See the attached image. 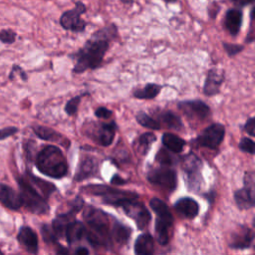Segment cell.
Wrapping results in <instances>:
<instances>
[{
	"label": "cell",
	"mask_w": 255,
	"mask_h": 255,
	"mask_svg": "<svg viewBox=\"0 0 255 255\" xmlns=\"http://www.w3.org/2000/svg\"><path fill=\"white\" fill-rule=\"evenodd\" d=\"M118 36V27L114 23L94 32L84 46L71 56L75 60L73 72L81 74L87 70L99 68L110 48L111 42Z\"/></svg>",
	"instance_id": "1"
},
{
	"label": "cell",
	"mask_w": 255,
	"mask_h": 255,
	"mask_svg": "<svg viewBox=\"0 0 255 255\" xmlns=\"http://www.w3.org/2000/svg\"><path fill=\"white\" fill-rule=\"evenodd\" d=\"M83 217L87 223L86 238L87 241L94 247H103L109 249L113 246L112 243V225L111 218L102 209L88 205L84 209Z\"/></svg>",
	"instance_id": "2"
},
{
	"label": "cell",
	"mask_w": 255,
	"mask_h": 255,
	"mask_svg": "<svg viewBox=\"0 0 255 255\" xmlns=\"http://www.w3.org/2000/svg\"><path fill=\"white\" fill-rule=\"evenodd\" d=\"M38 170L52 178H62L68 173V163L63 151L56 145H46L36 156Z\"/></svg>",
	"instance_id": "3"
},
{
	"label": "cell",
	"mask_w": 255,
	"mask_h": 255,
	"mask_svg": "<svg viewBox=\"0 0 255 255\" xmlns=\"http://www.w3.org/2000/svg\"><path fill=\"white\" fill-rule=\"evenodd\" d=\"M18 186L20 188V196L22 206H24L31 213L42 215L49 212L50 207L47 199L28 181L25 175L17 178Z\"/></svg>",
	"instance_id": "4"
},
{
	"label": "cell",
	"mask_w": 255,
	"mask_h": 255,
	"mask_svg": "<svg viewBox=\"0 0 255 255\" xmlns=\"http://www.w3.org/2000/svg\"><path fill=\"white\" fill-rule=\"evenodd\" d=\"M151 210L155 213V237L160 245H166L169 241V229L173 224V216L165 204L159 198H151L149 201Z\"/></svg>",
	"instance_id": "5"
},
{
	"label": "cell",
	"mask_w": 255,
	"mask_h": 255,
	"mask_svg": "<svg viewBox=\"0 0 255 255\" xmlns=\"http://www.w3.org/2000/svg\"><path fill=\"white\" fill-rule=\"evenodd\" d=\"M82 190L89 194L101 196L105 204L116 207H121L123 203L138 198V194L134 191L117 189L105 184H89L84 186Z\"/></svg>",
	"instance_id": "6"
},
{
	"label": "cell",
	"mask_w": 255,
	"mask_h": 255,
	"mask_svg": "<svg viewBox=\"0 0 255 255\" xmlns=\"http://www.w3.org/2000/svg\"><path fill=\"white\" fill-rule=\"evenodd\" d=\"M87 12V6L82 1H77L73 9L66 10L60 17V25L64 30L74 33H82L86 30L87 22L82 19V15Z\"/></svg>",
	"instance_id": "7"
},
{
	"label": "cell",
	"mask_w": 255,
	"mask_h": 255,
	"mask_svg": "<svg viewBox=\"0 0 255 255\" xmlns=\"http://www.w3.org/2000/svg\"><path fill=\"white\" fill-rule=\"evenodd\" d=\"M181 168L185 173L188 187L194 191L200 188L202 182V161L193 152H189L182 157Z\"/></svg>",
	"instance_id": "8"
},
{
	"label": "cell",
	"mask_w": 255,
	"mask_h": 255,
	"mask_svg": "<svg viewBox=\"0 0 255 255\" xmlns=\"http://www.w3.org/2000/svg\"><path fill=\"white\" fill-rule=\"evenodd\" d=\"M146 178L151 184L158 185L169 191L174 190L177 185L176 171L170 165L160 164V166L150 169Z\"/></svg>",
	"instance_id": "9"
},
{
	"label": "cell",
	"mask_w": 255,
	"mask_h": 255,
	"mask_svg": "<svg viewBox=\"0 0 255 255\" xmlns=\"http://www.w3.org/2000/svg\"><path fill=\"white\" fill-rule=\"evenodd\" d=\"M254 172L246 171L243 178V186L234 192V201L239 209L245 210L254 207Z\"/></svg>",
	"instance_id": "10"
},
{
	"label": "cell",
	"mask_w": 255,
	"mask_h": 255,
	"mask_svg": "<svg viewBox=\"0 0 255 255\" xmlns=\"http://www.w3.org/2000/svg\"><path fill=\"white\" fill-rule=\"evenodd\" d=\"M225 136V128L219 123H214L205 128L195 139L199 146L207 147L209 149H216Z\"/></svg>",
	"instance_id": "11"
},
{
	"label": "cell",
	"mask_w": 255,
	"mask_h": 255,
	"mask_svg": "<svg viewBox=\"0 0 255 255\" xmlns=\"http://www.w3.org/2000/svg\"><path fill=\"white\" fill-rule=\"evenodd\" d=\"M125 213L130 217L136 224V227L139 230L144 229L150 222L151 215L148 209L144 206L143 203L134 200H129L121 205Z\"/></svg>",
	"instance_id": "12"
},
{
	"label": "cell",
	"mask_w": 255,
	"mask_h": 255,
	"mask_svg": "<svg viewBox=\"0 0 255 255\" xmlns=\"http://www.w3.org/2000/svg\"><path fill=\"white\" fill-rule=\"evenodd\" d=\"M177 108L191 120L204 121L210 116V108L201 100L181 101L177 104Z\"/></svg>",
	"instance_id": "13"
},
{
	"label": "cell",
	"mask_w": 255,
	"mask_h": 255,
	"mask_svg": "<svg viewBox=\"0 0 255 255\" xmlns=\"http://www.w3.org/2000/svg\"><path fill=\"white\" fill-rule=\"evenodd\" d=\"M254 240V232L246 225H239L231 234L229 241V248L244 250L251 247Z\"/></svg>",
	"instance_id": "14"
},
{
	"label": "cell",
	"mask_w": 255,
	"mask_h": 255,
	"mask_svg": "<svg viewBox=\"0 0 255 255\" xmlns=\"http://www.w3.org/2000/svg\"><path fill=\"white\" fill-rule=\"evenodd\" d=\"M224 82V72L217 68H212L207 72L204 85L203 93L205 96L212 97L220 92L222 83Z\"/></svg>",
	"instance_id": "15"
},
{
	"label": "cell",
	"mask_w": 255,
	"mask_h": 255,
	"mask_svg": "<svg viewBox=\"0 0 255 255\" xmlns=\"http://www.w3.org/2000/svg\"><path fill=\"white\" fill-rule=\"evenodd\" d=\"M19 244L29 253L37 254L39 250L38 236L35 231L29 226H22L17 234Z\"/></svg>",
	"instance_id": "16"
},
{
	"label": "cell",
	"mask_w": 255,
	"mask_h": 255,
	"mask_svg": "<svg viewBox=\"0 0 255 255\" xmlns=\"http://www.w3.org/2000/svg\"><path fill=\"white\" fill-rule=\"evenodd\" d=\"M243 22V11L239 7L230 8L226 11L224 17V28L228 31V33L236 37L241 29Z\"/></svg>",
	"instance_id": "17"
},
{
	"label": "cell",
	"mask_w": 255,
	"mask_h": 255,
	"mask_svg": "<svg viewBox=\"0 0 255 255\" xmlns=\"http://www.w3.org/2000/svg\"><path fill=\"white\" fill-rule=\"evenodd\" d=\"M117 128L118 127L115 122H111L108 124H101L100 126L97 127V129L93 133L94 134L93 139L103 146H109L114 141Z\"/></svg>",
	"instance_id": "18"
},
{
	"label": "cell",
	"mask_w": 255,
	"mask_h": 255,
	"mask_svg": "<svg viewBox=\"0 0 255 255\" xmlns=\"http://www.w3.org/2000/svg\"><path fill=\"white\" fill-rule=\"evenodd\" d=\"M0 202L11 210H18L22 207L20 193L3 183H0Z\"/></svg>",
	"instance_id": "19"
},
{
	"label": "cell",
	"mask_w": 255,
	"mask_h": 255,
	"mask_svg": "<svg viewBox=\"0 0 255 255\" xmlns=\"http://www.w3.org/2000/svg\"><path fill=\"white\" fill-rule=\"evenodd\" d=\"M173 207L177 213L188 219L195 218L199 212L198 202L191 197L179 198L174 202Z\"/></svg>",
	"instance_id": "20"
},
{
	"label": "cell",
	"mask_w": 255,
	"mask_h": 255,
	"mask_svg": "<svg viewBox=\"0 0 255 255\" xmlns=\"http://www.w3.org/2000/svg\"><path fill=\"white\" fill-rule=\"evenodd\" d=\"M97 172H98V162L96 158L88 155L80 161L78 169L75 173L74 179L76 181H83L87 178L95 176Z\"/></svg>",
	"instance_id": "21"
},
{
	"label": "cell",
	"mask_w": 255,
	"mask_h": 255,
	"mask_svg": "<svg viewBox=\"0 0 255 255\" xmlns=\"http://www.w3.org/2000/svg\"><path fill=\"white\" fill-rule=\"evenodd\" d=\"M87 228L84 223L79 220L73 219L70 221L65 229L64 237L69 245H72L78 241H81L86 236Z\"/></svg>",
	"instance_id": "22"
},
{
	"label": "cell",
	"mask_w": 255,
	"mask_h": 255,
	"mask_svg": "<svg viewBox=\"0 0 255 255\" xmlns=\"http://www.w3.org/2000/svg\"><path fill=\"white\" fill-rule=\"evenodd\" d=\"M131 230L129 227L126 226L122 222L118 221L114 218V223L112 225V243L113 245L116 244L118 246H124L127 244L130 238Z\"/></svg>",
	"instance_id": "23"
},
{
	"label": "cell",
	"mask_w": 255,
	"mask_h": 255,
	"mask_svg": "<svg viewBox=\"0 0 255 255\" xmlns=\"http://www.w3.org/2000/svg\"><path fill=\"white\" fill-rule=\"evenodd\" d=\"M133 252L137 255H151L154 252L152 236L149 233L139 234L135 239Z\"/></svg>",
	"instance_id": "24"
},
{
	"label": "cell",
	"mask_w": 255,
	"mask_h": 255,
	"mask_svg": "<svg viewBox=\"0 0 255 255\" xmlns=\"http://www.w3.org/2000/svg\"><path fill=\"white\" fill-rule=\"evenodd\" d=\"M26 176V178L28 179V181L31 183V185L36 188L46 199H48L50 197V195L56 191V186L54 184H52L49 181H46L42 178L36 177L34 174H32L31 172L27 171L26 174H24Z\"/></svg>",
	"instance_id": "25"
},
{
	"label": "cell",
	"mask_w": 255,
	"mask_h": 255,
	"mask_svg": "<svg viewBox=\"0 0 255 255\" xmlns=\"http://www.w3.org/2000/svg\"><path fill=\"white\" fill-rule=\"evenodd\" d=\"M158 120L160 127H164L175 130H181L183 128V124L180 118L171 111L160 112L158 114Z\"/></svg>",
	"instance_id": "26"
},
{
	"label": "cell",
	"mask_w": 255,
	"mask_h": 255,
	"mask_svg": "<svg viewBox=\"0 0 255 255\" xmlns=\"http://www.w3.org/2000/svg\"><path fill=\"white\" fill-rule=\"evenodd\" d=\"M161 141L166 149H168L174 153L180 152L186 143L183 138L179 137L178 135H175L174 133H170V132H164L162 134Z\"/></svg>",
	"instance_id": "27"
},
{
	"label": "cell",
	"mask_w": 255,
	"mask_h": 255,
	"mask_svg": "<svg viewBox=\"0 0 255 255\" xmlns=\"http://www.w3.org/2000/svg\"><path fill=\"white\" fill-rule=\"evenodd\" d=\"M162 86L155 83H148L143 88L135 89L132 92V96L140 100H150L154 99L161 91Z\"/></svg>",
	"instance_id": "28"
},
{
	"label": "cell",
	"mask_w": 255,
	"mask_h": 255,
	"mask_svg": "<svg viewBox=\"0 0 255 255\" xmlns=\"http://www.w3.org/2000/svg\"><path fill=\"white\" fill-rule=\"evenodd\" d=\"M32 129L35 132V134L41 139L48 140V141H58L64 144L63 135L51 128H47L43 126H34Z\"/></svg>",
	"instance_id": "29"
},
{
	"label": "cell",
	"mask_w": 255,
	"mask_h": 255,
	"mask_svg": "<svg viewBox=\"0 0 255 255\" xmlns=\"http://www.w3.org/2000/svg\"><path fill=\"white\" fill-rule=\"evenodd\" d=\"M156 140V136L152 132H144L140 134V136L137 138V150L141 152V154L145 155L148 150L151 147V144Z\"/></svg>",
	"instance_id": "30"
},
{
	"label": "cell",
	"mask_w": 255,
	"mask_h": 255,
	"mask_svg": "<svg viewBox=\"0 0 255 255\" xmlns=\"http://www.w3.org/2000/svg\"><path fill=\"white\" fill-rule=\"evenodd\" d=\"M135 120L143 128H146L149 129H155V130L161 128L158 121L154 120L153 118H151L150 116H148L146 113H144L142 111H139L136 113Z\"/></svg>",
	"instance_id": "31"
},
{
	"label": "cell",
	"mask_w": 255,
	"mask_h": 255,
	"mask_svg": "<svg viewBox=\"0 0 255 255\" xmlns=\"http://www.w3.org/2000/svg\"><path fill=\"white\" fill-rule=\"evenodd\" d=\"M87 95H89V93H83V94L77 95V96H75L74 98L70 99V100L67 102L66 106H65V112H66V114H67L68 116H73V115H75V114L78 112L79 105H80L82 99H83L85 96H87Z\"/></svg>",
	"instance_id": "32"
},
{
	"label": "cell",
	"mask_w": 255,
	"mask_h": 255,
	"mask_svg": "<svg viewBox=\"0 0 255 255\" xmlns=\"http://www.w3.org/2000/svg\"><path fill=\"white\" fill-rule=\"evenodd\" d=\"M41 234L44 239V241L48 244H54L56 247L59 245L58 243V237L55 235L52 227L48 224H43L41 226Z\"/></svg>",
	"instance_id": "33"
},
{
	"label": "cell",
	"mask_w": 255,
	"mask_h": 255,
	"mask_svg": "<svg viewBox=\"0 0 255 255\" xmlns=\"http://www.w3.org/2000/svg\"><path fill=\"white\" fill-rule=\"evenodd\" d=\"M238 146L244 152H247L250 154H254V152H255V143H254L253 139H251L249 137H246V136L242 137L239 141Z\"/></svg>",
	"instance_id": "34"
},
{
	"label": "cell",
	"mask_w": 255,
	"mask_h": 255,
	"mask_svg": "<svg viewBox=\"0 0 255 255\" xmlns=\"http://www.w3.org/2000/svg\"><path fill=\"white\" fill-rule=\"evenodd\" d=\"M17 34L12 29H3L0 31V41L4 44H12L15 42Z\"/></svg>",
	"instance_id": "35"
},
{
	"label": "cell",
	"mask_w": 255,
	"mask_h": 255,
	"mask_svg": "<svg viewBox=\"0 0 255 255\" xmlns=\"http://www.w3.org/2000/svg\"><path fill=\"white\" fill-rule=\"evenodd\" d=\"M155 159L161 165H171L173 163L172 156L166 150H164L163 148H161L157 152V154L155 156Z\"/></svg>",
	"instance_id": "36"
},
{
	"label": "cell",
	"mask_w": 255,
	"mask_h": 255,
	"mask_svg": "<svg viewBox=\"0 0 255 255\" xmlns=\"http://www.w3.org/2000/svg\"><path fill=\"white\" fill-rule=\"evenodd\" d=\"M222 46L225 50V52L227 53V55L229 57H233L237 54H239L240 52L243 51L244 49V46L242 45H239V44H232V43H226V42H223L222 43Z\"/></svg>",
	"instance_id": "37"
},
{
	"label": "cell",
	"mask_w": 255,
	"mask_h": 255,
	"mask_svg": "<svg viewBox=\"0 0 255 255\" xmlns=\"http://www.w3.org/2000/svg\"><path fill=\"white\" fill-rule=\"evenodd\" d=\"M112 115H113V112L111 110H109L108 108H106V107H99L95 111V116L98 119L107 120V119H110L112 117Z\"/></svg>",
	"instance_id": "38"
},
{
	"label": "cell",
	"mask_w": 255,
	"mask_h": 255,
	"mask_svg": "<svg viewBox=\"0 0 255 255\" xmlns=\"http://www.w3.org/2000/svg\"><path fill=\"white\" fill-rule=\"evenodd\" d=\"M244 131H246L250 136H255V118L251 117L247 120L243 127Z\"/></svg>",
	"instance_id": "39"
},
{
	"label": "cell",
	"mask_w": 255,
	"mask_h": 255,
	"mask_svg": "<svg viewBox=\"0 0 255 255\" xmlns=\"http://www.w3.org/2000/svg\"><path fill=\"white\" fill-rule=\"evenodd\" d=\"M17 131H18V128H15V127H8V128H1V129H0V140L12 136V135L15 134Z\"/></svg>",
	"instance_id": "40"
},
{
	"label": "cell",
	"mask_w": 255,
	"mask_h": 255,
	"mask_svg": "<svg viewBox=\"0 0 255 255\" xmlns=\"http://www.w3.org/2000/svg\"><path fill=\"white\" fill-rule=\"evenodd\" d=\"M208 15H209V17L211 18V19H215L216 17H217V14H218V12H219V10H220V7H219V5L217 4V2H215V1H213L209 6H208Z\"/></svg>",
	"instance_id": "41"
},
{
	"label": "cell",
	"mask_w": 255,
	"mask_h": 255,
	"mask_svg": "<svg viewBox=\"0 0 255 255\" xmlns=\"http://www.w3.org/2000/svg\"><path fill=\"white\" fill-rule=\"evenodd\" d=\"M254 11V9L252 8L251 9V11H250V19H251V24H250V31H249V33H248V35H247V37H246V43H252L253 41H254V32H253V12Z\"/></svg>",
	"instance_id": "42"
},
{
	"label": "cell",
	"mask_w": 255,
	"mask_h": 255,
	"mask_svg": "<svg viewBox=\"0 0 255 255\" xmlns=\"http://www.w3.org/2000/svg\"><path fill=\"white\" fill-rule=\"evenodd\" d=\"M229 1H231L236 7L242 8V7L248 6L250 4H253L255 0H229Z\"/></svg>",
	"instance_id": "43"
},
{
	"label": "cell",
	"mask_w": 255,
	"mask_h": 255,
	"mask_svg": "<svg viewBox=\"0 0 255 255\" xmlns=\"http://www.w3.org/2000/svg\"><path fill=\"white\" fill-rule=\"evenodd\" d=\"M111 183L112 184H116V185H123L127 183V180L124 179L123 177H121L118 174H115L112 178H111Z\"/></svg>",
	"instance_id": "44"
},
{
	"label": "cell",
	"mask_w": 255,
	"mask_h": 255,
	"mask_svg": "<svg viewBox=\"0 0 255 255\" xmlns=\"http://www.w3.org/2000/svg\"><path fill=\"white\" fill-rule=\"evenodd\" d=\"M76 255H88L89 254V249L86 247H78L75 252Z\"/></svg>",
	"instance_id": "45"
},
{
	"label": "cell",
	"mask_w": 255,
	"mask_h": 255,
	"mask_svg": "<svg viewBox=\"0 0 255 255\" xmlns=\"http://www.w3.org/2000/svg\"><path fill=\"white\" fill-rule=\"evenodd\" d=\"M121 2H122L123 4H126V5H132L133 2H134V0H121Z\"/></svg>",
	"instance_id": "46"
},
{
	"label": "cell",
	"mask_w": 255,
	"mask_h": 255,
	"mask_svg": "<svg viewBox=\"0 0 255 255\" xmlns=\"http://www.w3.org/2000/svg\"><path fill=\"white\" fill-rule=\"evenodd\" d=\"M166 4H170V3H175L177 0H163Z\"/></svg>",
	"instance_id": "47"
},
{
	"label": "cell",
	"mask_w": 255,
	"mask_h": 255,
	"mask_svg": "<svg viewBox=\"0 0 255 255\" xmlns=\"http://www.w3.org/2000/svg\"><path fill=\"white\" fill-rule=\"evenodd\" d=\"M0 254H2V251H1V250H0Z\"/></svg>",
	"instance_id": "48"
}]
</instances>
